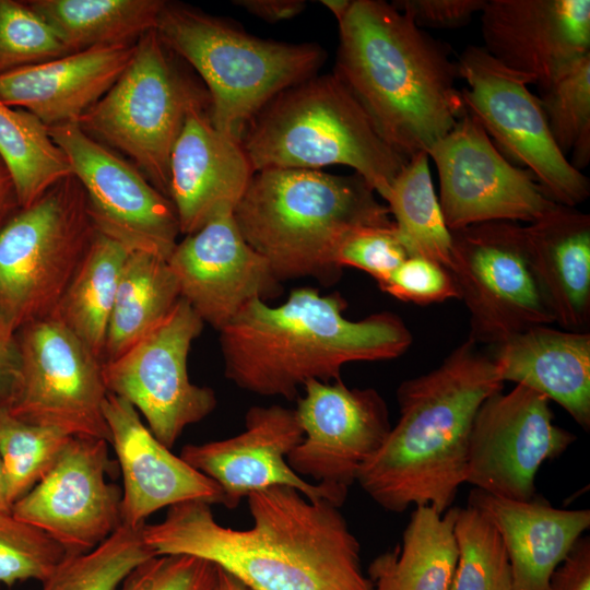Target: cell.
I'll use <instances>...</instances> for the list:
<instances>
[{
	"mask_svg": "<svg viewBox=\"0 0 590 590\" xmlns=\"http://www.w3.org/2000/svg\"><path fill=\"white\" fill-rule=\"evenodd\" d=\"M247 500L249 529L223 527L209 503L189 500L144 523L143 539L155 555L206 559L248 590H373L359 542L337 505L280 485Z\"/></svg>",
	"mask_w": 590,
	"mask_h": 590,
	"instance_id": "obj_1",
	"label": "cell"
},
{
	"mask_svg": "<svg viewBox=\"0 0 590 590\" xmlns=\"http://www.w3.org/2000/svg\"><path fill=\"white\" fill-rule=\"evenodd\" d=\"M503 388L491 353L468 338L436 368L400 384L398 422L356 482L388 511L430 506L444 514L467 481L475 414Z\"/></svg>",
	"mask_w": 590,
	"mask_h": 590,
	"instance_id": "obj_2",
	"label": "cell"
},
{
	"mask_svg": "<svg viewBox=\"0 0 590 590\" xmlns=\"http://www.w3.org/2000/svg\"><path fill=\"white\" fill-rule=\"evenodd\" d=\"M346 307L340 293L314 287L294 288L279 306L251 300L220 331L226 378L255 394L297 400L309 380L331 382L349 363L393 359L411 346L398 315L351 320Z\"/></svg>",
	"mask_w": 590,
	"mask_h": 590,
	"instance_id": "obj_3",
	"label": "cell"
},
{
	"mask_svg": "<svg viewBox=\"0 0 590 590\" xmlns=\"http://www.w3.org/2000/svg\"><path fill=\"white\" fill-rule=\"evenodd\" d=\"M334 74L381 137L409 160L464 114L451 49L381 0H353L339 23Z\"/></svg>",
	"mask_w": 590,
	"mask_h": 590,
	"instance_id": "obj_4",
	"label": "cell"
},
{
	"mask_svg": "<svg viewBox=\"0 0 590 590\" xmlns=\"http://www.w3.org/2000/svg\"><path fill=\"white\" fill-rule=\"evenodd\" d=\"M376 194L357 174L268 168L255 172L233 215L278 280L314 278L328 286L341 278L335 251L350 231L394 224Z\"/></svg>",
	"mask_w": 590,
	"mask_h": 590,
	"instance_id": "obj_5",
	"label": "cell"
},
{
	"mask_svg": "<svg viewBox=\"0 0 590 590\" xmlns=\"http://www.w3.org/2000/svg\"><path fill=\"white\" fill-rule=\"evenodd\" d=\"M240 142L255 172L344 165L384 200L409 161L381 137L334 73L316 74L278 94Z\"/></svg>",
	"mask_w": 590,
	"mask_h": 590,
	"instance_id": "obj_6",
	"label": "cell"
},
{
	"mask_svg": "<svg viewBox=\"0 0 590 590\" xmlns=\"http://www.w3.org/2000/svg\"><path fill=\"white\" fill-rule=\"evenodd\" d=\"M155 31L200 76L213 126L239 141L271 99L318 74L326 60L317 44L260 38L182 4L166 2Z\"/></svg>",
	"mask_w": 590,
	"mask_h": 590,
	"instance_id": "obj_7",
	"label": "cell"
},
{
	"mask_svg": "<svg viewBox=\"0 0 590 590\" xmlns=\"http://www.w3.org/2000/svg\"><path fill=\"white\" fill-rule=\"evenodd\" d=\"M96 229L72 175L0 227V331L10 338L52 315Z\"/></svg>",
	"mask_w": 590,
	"mask_h": 590,
	"instance_id": "obj_8",
	"label": "cell"
},
{
	"mask_svg": "<svg viewBox=\"0 0 590 590\" xmlns=\"http://www.w3.org/2000/svg\"><path fill=\"white\" fill-rule=\"evenodd\" d=\"M170 54L155 30L145 33L117 82L78 122L126 154L166 197L172 151L187 115L211 107L205 86L185 74Z\"/></svg>",
	"mask_w": 590,
	"mask_h": 590,
	"instance_id": "obj_9",
	"label": "cell"
},
{
	"mask_svg": "<svg viewBox=\"0 0 590 590\" xmlns=\"http://www.w3.org/2000/svg\"><path fill=\"white\" fill-rule=\"evenodd\" d=\"M450 232L449 272L469 311L470 339L496 346L555 322L531 268L522 225L493 221Z\"/></svg>",
	"mask_w": 590,
	"mask_h": 590,
	"instance_id": "obj_10",
	"label": "cell"
},
{
	"mask_svg": "<svg viewBox=\"0 0 590 590\" xmlns=\"http://www.w3.org/2000/svg\"><path fill=\"white\" fill-rule=\"evenodd\" d=\"M464 107L499 146L524 165L553 202L576 208L590 194L588 178L575 169L555 144L532 80L468 46L457 61Z\"/></svg>",
	"mask_w": 590,
	"mask_h": 590,
	"instance_id": "obj_11",
	"label": "cell"
},
{
	"mask_svg": "<svg viewBox=\"0 0 590 590\" xmlns=\"http://www.w3.org/2000/svg\"><path fill=\"white\" fill-rule=\"evenodd\" d=\"M15 339L20 376L8 411L27 423L109 442L103 363L52 315L26 324Z\"/></svg>",
	"mask_w": 590,
	"mask_h": 590,
	"instance_id": "obj_12",
	"label": "cell"
},
{
	"mask_svg": "<svg viewBox=\"0 0 590 590\" xmlns=\"http://www.w3.org/2000/svg\"><path fill=\"white\" fill-rule=\"evenodd\" d=\"M203 326L180 298L156 328L120 357L102 365L107 391L132 404L169 449L187 426L202 421L217 404L214 390L192 384L187 369L191 344Z\"/></svg>",
	"mask_w": 590,
	"mask_h": 590,
	"instance_id": "obj_13",
	"label": "cell"
},
{
	"mask_svg": "<svg viewBox=\"0 0 590 590\" xmlns=\"http://www.w3.org/2000/svg\"><path fill=\"white\" fill-rule=\"evenodd\" d=\"M48 128L84 189L96 232L129 251L167 260L180 234L170 199L134 165L90 137L78 123Z\"/></svg>",
	"mask_w": 590,
	"mask_h": 590,
	"instance_id": "obj_14",
	"label": "cell"
},
{
	"mask_svg": "<svg viewBox=\"0 0 590 590\" xmlns=\"http://www.w3.org/2000/svg\"><path fill=\"white\" fill-rule=\"evenodd\" d=\"M426 153L438 172V201L449 231L493 221L531 223L556 204L529 170L498 152L467 109Z\"/></svg>",
	"mask_w": 590,
	"mask_h": 590,
	"instance_id": "obj_15",
	"label": "cell"
},
{
	"mask_svg": "<svg viewBox=\"0 0 590 590\" xmlns=\"http://www.w3.org/2000/svg\"><path fill=\"white\" fill-rule=\"evenodd\" d=\"M550 402L520 385L488 397L472 424L465 482L502 498L532 499L540 467L577 439L554 423Z\"/></svg>",
	"mask_w": 590,
	"mask_h": 590,
	"instance_id": "obj_16",
	"label": "cell"
},
{
	"mask_svg": "<svg viewBox=\"0 0 590 590\" xmlns=\"http://www.w3.org/2000/svg\"><path fill=\"white\" fill-rule=\"evenodd\" d=\"M303 390L294 410L304 437L287 463L299 476L347 496L392 427L387 403L376 389L349 388L342 379H312Z\"/></svg>",
	"mask_w": 590,
	"mask_h": 590,
	"instance_id": "obj_17",
	"label": "cell"
},
{
	"mask_svg": "<svg viewBox=\"0 0 590 590\" xmlns=\"http://www.w3.org/2000/svg\"><path fill=\"white\" fill-rule=\"evenodd\" d=\"M108 441L72 436L44 477L12 507V515L59 542L71 554L95 548L121 520L122 488L106 480Z\"/></svg>",
	"mask_w": 590,
	"mask_h": 590,
	"instance_id": "obj_18",
	"label": "cell"
},
{
	"mask_svg": "<svg viewBox=\"0 0 590 590\" xmlns=\"http://www.w3.org/2000/svg\"><path fill=\"white\" fill-rule=\"evenodd\" d=\"M167 263L181 298L219 332L251 300L274 299L283 291L267 260L243 237L233 212L186 235Z\"/></svg>",
	"mask_w": 590,
	"mask_h": 590,
	"instance_id": "obj_19",
	"label": "cell"
},
{
	"mask_svg": "<svg viewBox=\"0 0 590 590\" xmlns=\"http://www.w3.org/2000/svg\"><path fill=\"white\" fill-rule=\"evenodd\" d=\"M303 437L294 409L257 405L247 411L244 432L222 440L188 444L179 457L219 485L227 508L237 507L253 492L278 485L340 507L346 495L305 480L287 463Z\"/></svg>",
	"mask_w": 590,
	"mask_h": 590,
	"instance_id": "obj_20",
	"label": "cell"
},
{
	"mask_svg": "<svg viewBox=\"0 0 590 590\" xmlns=\"http://www.w3.org/2000/svg\"><path fill=\"white\" fill-rule=\"evenodd\" d=\"M481 32L491 56L541 91L590 52V1L486 0Z\"/></svg>",
	"mask_w": 590,
	"mask_h": 590,
	"instance_id": "obj_21",
	"label": "cell"
},
{
	"mask_svg": "<svg viewBox=\"0 0 590 590\" xmlns=\"http://www.w3.org/2000/svg\"><path fill=\"white\" fill-rule=\"evenodd\" d=\"M103 412L122 473L123 526L141 527L153 512L184 502L223 505L219 485L161 444L132 404L108 392Z\"/></svg>",
	"mask_w": 590,
	"mask_h": 590,
	"instance_id": "obj_22",
	"label": "cell"
},
{
	"mask_svg": "<svg viewBox=\"0 0 590 590\" xmlns=\"http://www.w3.org/2000/svg\"><path fill=\"white\" fill-rule=\"evenodd\" d=\"M253 174L241 142L213 126L210 109H192L169 161L168 197L180 234L189 235L222 213H234Z\"/></svg>",
	"mask_w": 590,
	"mask_h": 590,
	"instance_id": "obj_23",
	"label": "cell"
},
{
	"mask_svg": "<svg viewBox=\"0 0 590 590\" xmlns=\"http://www.w3.org/2000/svg\"><path fill=\"white\" fill-rule=\"evenodd\" d=\"M133 45L93 47L0 76V99L35 115L47 127L78 123L117 82Z\"/></svg>",
	"mask_w": 590,
	"mask_h": 590,
	"instance_id": "obj_24",
	"label": "cell"
},
{
	"mask_svg": "<svg viewBox=\"0 0 590 590\" xmlns=\"http://www.w3.org/2000/svg\"><path fill=\"white\" fill-rule=\"evenodd\" d=\"M499 378L530 388L590 428V334L532 327L493 346Z\"/></svg>",
	"mask_w": 590,
	"mask_h": 590,
	"instance_id": "obj_25",
	"label": "cell"
},
{
	"mask_svg": "<svg viewBox=\"0 0 590 590\" xmlns=\"http://www.w3.org/2000/svg\"><path fill=\"white\" fill-rule=\"evenodd\" d=\"M469 505L484 512L499 531L514 590H548L553 571L590 527L589 509H559L535 496L521 502L473 488Z\"/></svg>",
	"mask_w": 590,
	"mask_h": 590,
	"instance_id": "obj_26",
	"label": "cell"
},
{
	"mask_svg": "<svg viewBox=\"0 0 590 590\" xmlns=\"http://www.w3.org/2000/svg\"><path fill=\"white\" fill-rule=\"evenodd\" d=\"M531 268L544 299L563 329L590 324V215L555 204L523 226Z\"/></svg>",
	"mask_w": 590,
	"mask_h": 590,
	"instance_id": "obj_27",
	"label": "cell"
},
{
	"mask_svg": "<svg viewBox=\"0 0 590 590\" xmlns=\"http://www.w3.org/2000/svg\"><path fill=\"white\" fill-rule=\"evenodd\" d=\"M456 514L457 507L444 514L415 507L401 542L370 562L373 590H450L458 559Z\"/></svg>",
	"mask_w": 590,
	"mask_h": 590,
	"instance_id": "obj_28",
	"label": "cell"
},
{
	"mask_svg": "<svg viewBox=\"0 0 590 590\" xmlns=\"http://www.w3.org/2000/svg\"><path fill=\"white\" fill-rule=\"evenodd\" d=\"M181 298L167 260L130 251L123 263L109 318L103 363L125 354L156 328Z\"/></svg>",
	"mask_w": 590,
	"mask_h": 590,
	"instance_id": "obj_29",
	"label": "cell"
},
{
	"mask_svg": "<svg viewBox=\"0 0 590 590\" xmlns=\"http://www.w3.org/2000/svg\"><path fill=\"white\" fill-rule=\"evenodd\" d=\"M71 51L133 45L155 30L163 0H30Z\"/></svg>",
	"mask_w": 590,
	"mask_h": 590,
	"instance_id": "obj_30",
	"label": "cell"
},
{
	"mask_svg": "<svg viewBox=\"0 0 590 590\" xmlns=\"http://www.w3.org/2000/svg\"><path fill=\"white\" fill-rule=\"evenodd\" d=\"M130 251L96 233L52 316L103 363L120 273Z\"/></svg>",
	"mask_w": 590,
	"mask_h": 590,
	"instance_id": "obj_31",
	"label": "cell"
},
{
	"mask_svg": "<svg viewBox=\"0 0 590 590\" xmlns=\"http://www.w3.org/2000/svg\"><path fill=\"white\" fill-rule=\"evenodd\" d=\"M385 201L408 256L426 258L449 271L451 232L444 220L425 151L409 158Z\"/></svg>",
	"mask_w": 590,
	"mask_h": 590,
	"instance_id": "obj_32",
	"label": "cell"
},
{
	"mask_svg": "<svg viewBox=\"0 0 590 590\" xmlns=\"http://www.w3.org/2000/svg\"><path fill=\"white\" fill-rule=\"evenodd\" d=\"M0 157L7 165L20 208H26L60 180L72 176L49 128L32 113L0 99Z\"/></svg>",
	"mask_w": 590,
	"mask_h": 590,
	"instance_id": "obj_33",
	"label": "cell"
},
{
	"mask_svg": "<svg viewBox=\"0 0 590 590\" xmlns=\"http://www.w3.org/2000/svg\"><path fill=\"white\" fill-rule=\"evenodd\" d=\"M142 527H119L95 548L69 554L43 582V590H118L126 576L154 556Z\"/></svg>",
	"mask_w": 590,
	"mask_h": 590,
	"instance_id": "obj_34",
	"label": "cell"
},
{
	"mask_svg": "<svg viewBox=\"0 0 590 590\" xmlns=\"http://www.w3.org/2000/svg\"><path fill=\"white\" fill-rule=\"evenodd\" d=\"M453 533L458 559L450 590H514L506 546L484 512L457 507Z\"/></svg>",
	"mask_w": 590,
	"mask_h": 590,
	"instance_id": "obj_35",
	"label": "cell"
},
{
	"mask_svg": "<svg viewBox=\"0 0 590 590\" xmlns=\"http://www.w3.org/2000/svg\"><path fill=\"white\" fill-rule=\"evenodd\" d=\"M70 437L60 429L24 422L0 408V458L11 507L50 470Z\"/></svg>",
	"mask_w": 590,
	"mask_h": 590,
	"instance_id": "obj_36",
	"label": "cell"
},
{
	"mask_svg": "<svg viewBox=\"0 0 590 590\" xmlns=\"http://www.w3.org/2000/svg\"><path fill=\"white\" fill-rule=\"evenodd\" d=\"M539 99L551 135L567 156L580 137L590 135V52L566 66Z\"/></svg>",
	"mask_w": 590,
	"mask_h": 590,
	"instance_id": "obj_37",
	"label": "cell"
},
{
	"mask_svg": "<svg viewBox=\"0 0 590 590\" xmlns=\"http://www.w3.org/2000/svg\"><path fill=\"white\" fill-rule=\"evenodd\" d=\"M71 553L42 529L0 512V582L30 579L42 583Z\"/></svg>",
	"mask_w": 590,
	"mask_h": 590,
	"instance_id": "obj_38",
	"label": "cell"
},
{
	"mask_svg": "<svg viewBox=\"0 0 590 590\" xmlns=\"http://www.w3.org/2000/svg\"><path fill=\"white\" fill-rule=\"evenodd\" d=\"M71 54L26 1L0 0V76Z\"/></svg>",
	"mask_w": 590,
	"mask_h": 590,
	"instance_id": "obj_39",
	"label": "cell"
},
{
	"mask_svg": "<svg viewBox=\"0 0 590 590\" xmlns=\"http://www.w3.org/2000/svg\"><path fill=\"white\" fill-rule=\"evenodd\" d=\"M219 567L187 554L154 555L135 566L118 590H217Z\"/></svg>",
	"mask_w": 590,
	"mask_h": 590,
	"instance_id": "obj_40",
	"label": "cell"
},
{
	"mask_svg": "<svg viewBox=\"0 0 590 590\" xmlns=\"http://www.w3.org/2000/svg\"><path fill=\"white\" fill-rule=\"evenodd\" d=\"M392 226H361L350 231L335 251L339 268L351 267L369 274L382 286L408 258Z\"/></svg>",
	"mask_w": 590,
	"mask_h": 590,
	"instance_id": "obj_41",
	"label": "cell"
},
{
	"mask_svg": "<svg viewBox=\"0 0 590 590\" xmlns=\"http://www.w3.org/2000/svg\"><path fill=\"white\" fill-rule=\"evenodd\" d=\"M380 290L399 300L416 305L438 304L459 298L450 272L422 257H408Z\"/></svg>",
	"mask_w": 590,
	"mask_h": 590,
	"instance_id": "obj_42",
	"label": "cell"
},
{
	"mask_svg": "<svg viewBox=\"0 0 590 590\" xmlns=\"http://www.w3.org/2000/svg\"><path fill=\"white\" fill-rule=\"evenodd\" d=\"M486 0H397L392 5L406 13L416 26L458 28L482 12Z\"/></svg>",
	"mask_w": 590,
	"mask_h": 590,
	"instance_id": "obj_43",
	"label": "cell"
},
{
	"mask_svg": "<svg viewBox=\"0 0 590 590\" xmlns=\"http://www.w3.org/2000/svg\"><path fill=\"white\" fill-rule=\"evenodd\" d=\"M548 590H590V539L577 540L567 556L553 571Z\"/></svg>",
	"mask_w": 590,
	"mask_h": 590,
	"instance_id": "obj_44",
	"label": "cell"
},
{
	"mask_svg": "<svg viewBox=\"0 0 590 590\" xmlns=\"http://www.w3.org/2000/svg\"><path fill=\"white\" fill-rule=\"evenodd\" d=\"M20 376V354L15 338L0 331V408L12 400Z\"/></svg>",
	"mask_w": 590,
	"mask_h": 590,
	"instance_id": "obj_45",
	"label": "cell"
},
{
	"mask_svg": "<svg viewBox=\"0 0 590 590\" xmlns=\"http://www.w3.org/2000/svg\"><path fill=\"white\" fill-rule=\"evenodd\" d=\"M233 3L268 23L293 19L306 8L304 0H234Z\"/></svg>",
	"mask_w": 590,
	"mask_h": 590,
	"instance_id": "obj_46",
	"label": "cell"
},
{
	"mask_svg": "<svg viewBox=\"0 0 590 590\" xmlns=\"http://www.w3.org/2000/svg\"><path fill=\"white\" fill-rule=\"evenodd\" d=\"M20 209L12 176L0 157V227Z\"/></svg>",
	"mask_w": 590,
	"mask_h": 590,
	"instance_id": "obj_47",
	"label": "cell"
},
{
	"mask_svg": "<svg viewBox=\"0 0 590 590\" xmlns=\"http://www.w3.org/2000/svg\"><path fill=\"white\" fill-rule=\"evenodd\" d=\"M353 0H321L320 3L326 7L337 19L338 23L347 14Z\"/></svg>",
	"mask_w": 590,
	"mask_h": 590,
	"instance_id": "obj_48",
	"label": "cell"
},
{
	"mask_svg": "<svg viewBox=\"0 0 590 590\" xmlns=\"http://www.w3.org/2000/svg\"><path fill=\"white\" fill-rule=\"evenodd\" d=\"M217 590H248L237 579L219 568Z\"/></svg>",
	"mask_w": 590,
	"mask_h": 590,
	"instance_id": "obj_49",
	"label": "cell"
},
{
	"mask_svg": "<svg viewBox=\"0 0 590 590\" xmlns=\"http://www.w3.org/2000/svg\"><path fill=\"white\" fill-rule=\"evenodd\" d=\"M11 505L8 500L5 479L2 469V462L0 458V512H10Z\"/></svg>",
	"mask_w": 590,
	"mask_h": 590,
	"instance_id": "obj_50",
	"label": "cell"
}]
</instances>
